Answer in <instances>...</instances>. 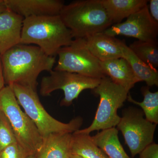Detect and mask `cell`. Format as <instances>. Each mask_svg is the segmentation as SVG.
<instances>
[{
    "instance_id": "ffe728a7",
    "label": "cell",
    "mask_w": 158,
    "mask_h": 158,
    "mask_svg": "<svg viewBox=\"0 0 158 158\" xmlns=\"http://www.w3.org/2000/svg\"><path fill=\"white\" fill-rule=\"evenodd\" d=\"M141 93L144 99L141 102L135 100L129 93L128 101L141 107L145 118L152 123H158V92H152L149 87L144 86L141 88Z\"/></svg>"
},
{
    "instance_id": "7a4b0ae2",
    "label": "cell",
    "mask_w": 158,
    "mask_h": 158,
    "mask_svg": "<svg viewBox=\"0 0 158 158\" xmlns=\"http://www.w3.org/2000/svg\"><path fill=\"white\" fill-rule=\"evenodd\" d=\"M73 40L71 32L59 15L31 16L23 20L20 44H34L50 56L56 57Z\"/></svg>"
},
{
    "instance_id": "5bb4252c",
    "label": "cell",
    "mask_w": 158,
    "mask_h": 158,
    "mask_svg": "<svg viewBox=\"0 0 158 158\" xmlns=\"http://www.w3.org/2000/svg\"><path fill=\"white\" fill-rule=\"evenodd\" d=\"M100 65L106 76L129 91L139 82L128 62L123 58L100 62Z\"/></svg>"
},
{
    "instance_id": "83f0119b",
    "label": "cell",
    "mask_w": 158,
    "mask_h": 158,
    "mask_svg": "<svg viewBox=\"0 0 158 158\" xmlns=\"http://www.w3.org/2000/svg\"><path fill=\"white\" fill-rule=\"evenodd\" d=\"M6 9H7V8H6L5 5L0 6V13L3 12V11H5Z\"/></svg>"
},
{
    "instance_id": "d4e9b609",
    "label": "cell",
    "mask_w": 158,
    "mask_h": 158,
    "mask_svg": "<svg viewBox=\"0 0 158 158\" xmlns=\"http://www.w3.org/2000/svg\"><path fill=\"white\" fill-rule=\"evenodd\" d=\"M148 6L150 14L156 22L158 23V0H150Z\"/></svg>"
},
{
    "instance_id": "8992f818",
    "label": "cell",
    "mask_w": 158,
    "mask_h": 158,
    "mask_svg": "<svg viewBox=\"0 0 158 158\" xmlns=\"http://www.w3.org/2000/svg\"><path fill=\"white\" fill-rule=\"evenodd\" d=\"M93 91L100 98L95 117L88 127L78 130L77 132L90 135L94 131L115 127L121 118L117 111L123 106L129 93V90L115 84L107 76L101 79Z\"/></svg>"
},
{
    "instance_id": "2e32d148",
    "label": "cell",
    "mask_w": 158,
    "mask_h": 158,
    "mask_svg": "<svg viewBox=\"0 0 158 158\" xmlns=\"http://www.w3.org/2000/svg\"><path fill=\"white\" fill-rule=\"evenodd\" d=\"M147 0H101L113 24L121 23L147 5Z\"/></svg>"
},
{
    "instance_id": "5b68a950",
    "label": "cell",
    "mask_w": 158,
    "mask_h": 158,
    "mask_svg": "<svg viewBox=\"0 0 158 158\" xmlns=\"http://www.w3.org/2000/svg\"><path fill=\"white\" fill-rule=\"evenodd\" d=\"M0 109L9 119L18 143L31 155H37L42 147L43 138L33 121L22 110L9 85L0 90Z\"/></svg>"
},
{
    "instance_id": "8fae6325",
    "label": "cell",
    "mask_w": 158,
    "mask_h": 158,
    "mask_svg": "<svg viewBox=\"0 0 158 158\" xmlns=\"http://www.w3.org/2000/svg\"><path fill=\"white\" fill-rule=\"evenodd\" d=\"M7 9L24 18L59 15L64 5L61 0H4Z\"/></svg>"
},
{
    "instance_id": "d6986e66",
    "label": "cell",
    "mask_w": 158,
    "mask_h": 158,
    "mask_svg": "<svg viewBox=\"0 0 158 158\" xmlns=\"http://www.w3.org/2000/svg\"><path fill=\"white\" fill-rule=\"evenodd\" d=\"M71 154L85 158H109L94 142L90 135L76 131L72 135Z\"/></svg>"
},
{
    "instance_id": "44dd1931",
    "label": "cell",
    "mask_w": 158,
    "mask_h": 158,
    "mask_svg": "<svg viewBox=\"0 0 158 158\" xmlns=\"http://www.w3.org/2000/svg\"><path fill=\"white\" fill-rule=\"evenodd\" d=\"M134 54L147 65L156 69L158 66V47L157 41L137 40L129 46Z\"/></svg>"
},
{
    "instance_id": "484cf974",
    "label": "cell",
    "mask_w": 158,
    "mask_h": 158,
    "mask_svg": "<svg viewBox=\"0 0 158 158\" xmlns=\"http://www.w3.org/2000/svg\"><path fill=\"white\" fill-rule=\"evenodd\" d=\"M2 55L0 53V90L5 87V81L3 75L2 65Z\"/></svg>"
},
{
    "instance_id": "4316f807",
    "label": "cell",
    "mask_w": 158,
    "mask_h": 158,
    "mask_svg": "<svg viewBox=\"0 0 158 158\" xmlns=\"http://www.w3.org/2000/svg\"><path fill=\"white\" fill-rule=\"evenodd\" d=\"M69 158H85L81 156L77 155L72 154H71L70 156H69Z\"/></svg>"
},
{
    "instance_id": "9c48e42d",
    "label": "cell",
    "mask_w": 158,
    "mask_h": 158,
    "mask_svg": "<svg viewBox=\"0 0 158 158\" xmlns=\"http://www.w3.org/2000/svg\"><path fill=\"white\" fill-rule=\"evenodd\" d=\"M143 111L133 107L123 110L122 116L117 125L125 142L129 148L132 157L139 154L153 143L157 125L144 117Z\"/></svg>"
},
{
    "instance_id": "7c38bea8",
    "label": "cell",
    "mask_w": 158,
    "mask_h": 158,
    "mask_svg": "<svg viewBox=\"0 0 158 158\" xmlns=\"http://www.w3.org/2000/svg\"><path fill=\"white\" fill-rule=\"evenodd\" d=\"M85 39L88 50L100 62L123 58L124 41L103 32L88 36Z\"/></svg>"
},
{
    "instance_id": "f1b7e54d",
    "label": "cell",
    "mask_w": 158,
    "mask_h": 158,
    "mask_svg": "<svg viewBox=\"0 0 158 158\" xmlns=\"http://www.w3.org/2000/svg\"><path fill=\"white\" fill-rule=\"evenodd\" d=\"M27 158H37V157L36 155H31L28 157Z\"/></svg>"
},
{
    "instance_id": "277c9868",
    "label": "cell",
    "mask_w": 158,
    "mask_h": 158,
    "mask_svg": "<svg viewBox=\"0 0 158 158\" xmlns=\"http://www.w3.org/2000/svg\"><path fill=\"white\" fill-rule=\"evenodd\" d=\"M9 86L19 104L34 123L43 138L54 133L73 134L80 130L83 124V118L80 116L64 123L51 116L43 106L36 90L17 84Z\"/></svg>"
},
{
    "instance_id": "cb8c5ba5",
    "label": "cell",
    "mask_w": 158,
    "mask_h": 158,
    "mask_svg": "<svg viewBox=\"0 0 158 158\" xmlns=\"http://www.w3.org/2000/svg\"><path fill=\"white\" fill-rule=\"evenodd\" d=\"M139 158H158V144H149L139 153Z\"/></svg>"
},
{
    "instance_id": "6da1fadb",
    "label": "cell",
    "mask_w": 158,
    "mask_h": 158,
    "mask_svg": "<svg viewBox=\"0 0 158 158\" xmlns=\"http://www.w3.org/2000/svg\"><path fill=\"white\" fill-rule=\"evenodd\" d=\"M1 57L5 84H17L36 91L40 74L52 70L56 62V57L48 56L37 46L20 43Z\"/></svg>"
},
{
    "instance_id": "ba28073f",
    "label": "cell",
    "mask_w": 158,
    "mask_h": 158,
    "mask_svg": "<svg viewBox=\"0 0 158 158\" xmlns=\"http://www.w3.org/2000/svg\"><path fill=\"white\" fill-rule=\"evenodd\" d=\"M49 73L48 76L42 78L40 93L47 97L56 90H63L64 97L60 102L61 106H69L83 90H93L101 80L63 71L52 70Z\"/></svg>"
},
{
    "instance_id": "9a60e30c",
    "label": "cell",
    "mask_w": 158,
    "mask_h": 158,
    "mask_svg": "<svg viewBox=\"0 0 158 158\" xmlns=\"http://www.w3.org/2000/svg\"><path fill=\"white\" fill-rule=\"evenodd\" d=\"M72 134L54 133L43 138L37 158H69Z\"/></svg>"
},
{
    "instance_id": "e0dca14e",
    "label": "cell",
    "mask_w": 158,
    "mask_h": 158,
    "mask_svg": "<svg viewBox=\"0 0 158 158\" xmlns=\"http://www.w3.org/2000/svg\"><path fill=\"white\" fill-rule=\"evenodd\" d=\"M123 58L128 62L139 82L144 81L148 87L158 86V71L147 65L134 54L124 43L122 48Z\"/></svg>"
},
{
    "instance_id": "4fadbf2b",
    "label": "cell",
    "mask_w": 158,
    "mask_h": 158,
    "mask_svg": "<svg viewBox=\"0 0 158 158\" xmlns=\"http://www.w3.org/2000/svg\"><path fill=\"white\" fill-rule=\"evenodd\" d=\"M24 18L7 9L0 13V53L20 43Z\"/></svg>"
},
{
    "instance_id": "ac0fdd59",
    "label": "cell",
    "mask_w": 158,
    "mask_h": 158,
    "mask_svg": "<svg viewBox=\"0 0 158 158\" xmlns=\"http://www.w3.org/2000/svg\"><path fill=\"white\" fill-rule=\"evenodd\" d=\"M118 132L116 127L110 128L102 130L91 137L94 142L109 158H131L119 141Z\"/></svg>"
},
{
    "instance_id": "603a6c76",
    "label": "cell",
    "mask_w": 158,
    "mask_h": 158,
    "mask_svg": "<svg viewBox=\"0 0 158 158\" xmlns=\"http://www.w3.org/2000/svg\"><path fill=\"white\" fill-rule=\"evenodd\" d=\"M31 154L17 141L0 151V158H27Z\"/></svg>"
},
{
    "instance_id": "7402d4cb",
    "label": "cell",
    "mask_w": 158,
    "mask_h": 158,
    "mask_svg": "<svg viewBox=\"0 0 158 158\" xmlns=\"http://www.w3.org/2000/svg\"><path fill=\"white\" fill-rule=\"evenodd\" d=\"M16 141L9 119L0 109V151L7 145Z\"/></svg>"
},
{
    "instance_id": "3957f363",
    "label": "cell",
    "mask_w": 158,
    "mask_h": 158,
    "mask_svg": "<svg viewBox=\"0 0 158 158\" xmlns=\"http://www.w3.org/2000/svg\"><path fill=\"white\" fill-rule=\"evenodd\" d=\"M73 38H85L113 25L101 0H77L64 5L59 14Z\"/></svg>"
},
{
    "instance_id": "30bf717a",
    "label": "cell",
    "mask_w": 158,
    "mask_h": 158,
    "mask_svg": "<svg viewBox=\"0 0 158 158\" xmlns=\"http://www.w3.org/2000/svg\"><path fill=\"white\" fill-rule=\"evenodd\" d=\"M148 6L130 15L125 21L113 24L103 33L112 37L123 35L141 41H157L158 23L151 16Z\"/></svg>"
},
{
    "instance_id": "52a82bcc",
    "label": "cell",
    "mask_w": 158,
    "mask_h": 158,
    "mask_svg": "<svg viewBox=\"0 0 158 158\" xmlns=\"http://www.w3.org/2000/svg\"><path fill=\"white\" fill-rule=\"evenodd\" d=\"M57 55L59 59L54 70L68 72L95 79L106 77L102 69L100 61L88 50L85 38L73 40L69 45L60 49Z\"/></svg>"
},
{
    "instance_id": "f546056e",
    "label": "cell",
    "mask_w": 158,
    "mask_h": 158,
    "mask_svg": "<svg viewBox=\"0 0 158 158\" xmlns=\"http://www.w3.org/2000/svg\"><path fill=\"white\" fill-rule=\"evenodd\" d=\"M4 0H0V6H2V5H4Z\"/></svg>"
}]
</instances>
